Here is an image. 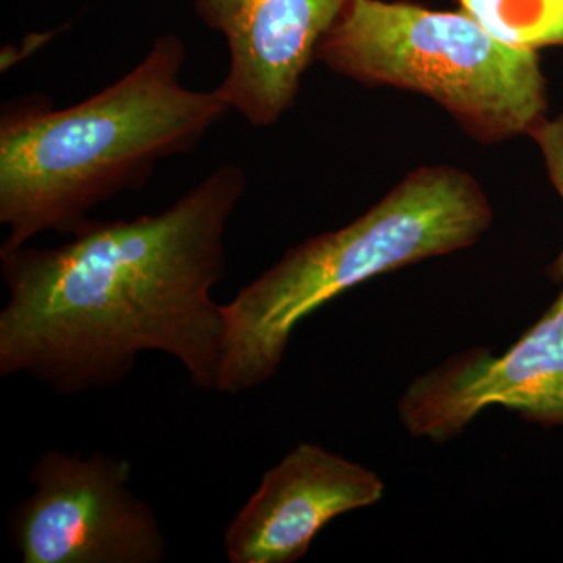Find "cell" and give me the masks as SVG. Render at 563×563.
Wrapping results in <instances>:
<instances>
[{
    "label": "cell",
    "instance_id": "1",
    "mask_svg": "<svg viewBox=\"0 0 563 563\" xmlns=\"http://www.w3.org/2000/svg\"><path fill=\"white\" fill-rule=\"evenodd\" d=\"M244 192L243 169L222 165L161 213L90 220L52 250L2 246L0 376L80 395L121 384L141 352H163L196 388L217 390L224 314L211 290Z\"/></svg>",
    "mask_w": 563,
    "mask_h": 563
},
{
    "label": "cell",
    "instance_id": "2",
    "mask_svg": "<svg viewBox=\"0 0 563 563\" xmlns=\"http://www.w3.org/2000/svg\"><path fill=\"white\" fill-rule=\"evenodd\" d=\"M185 58L184 41L162 36L135 68L76 106L52 109L41 96L3 106L2 246L74 235L96 206L139 190L158 163L198 147L231 109L217 90L181 85Z\"/></svg>",
    "mask_w": 563,
    "mask_h": 563
},
{
    "label": "cell",
    "instance_id": "3",
    "mask_svg": "<svg viewBox=\"0 0 563 563\" xmlns=\"http://www.w3.org/2000/svg\"><path fill=\"white\" fill-rule=\"evenodd\" d=\"M492 220L470 174L418 168L357 220L292 247L222 306L217 391L261 387L279 368L299 322L379 274L473 246Z\"/></svg>",
    "mask_w": 563,
    "mask_h": 563
},
{
    "label": "cell",
    "instance_id": "4",
    "mask_svg": "<svg viewBox=\"0 0 563 563\" xmlns=\"http://www.w3.org/2000/svg\"><path fill=\"white\" fill-rule=\"evenodd\" d=\"M317 58L362 84L429 96L483 143L531 132L548 106L536 51L503 43L465 11L346 0Z\"/></svg>",
    "mask_w": 563,
    "mask_h": 563
},
{
    "label": "cell",
    "instance_id": "5",
    "mask_svg": "<svg viewBox=\"0 0 563 563\" xmlns=\"http://www.w3.org/2000/svg\"><path fill=\"white\" fill-rule=\"evenodd\" d=\"M132 465L101 453L51 450L29 474L33 492L10 515V539L24 563H158L157 515L133 495Z\"/></svg>",
    "mask_w": 563,
    "mask_h": 563
},
{
    "label": "cell",
    "instance_id": "6",
    "mask_svg": "<svg viewBox=\"0 0 563 563\" xmlns=\"http://www.w3.org/2000/svg\"><path fill=\"white\" fill-rule=\"evenodd\" d=\"M495 406L544 428L563 426V290L503 355L476 347L415 379L399 418L410 435L443 443Z\"/></svg>",
    "mask_w": 563,
    "mask_h": 563
},
{
    "label": "cell",
    "instance_id": "7",
    "mask_svg": "<svg viewBox=\"0 0 563 563\" xmlns=\"http://www.w3.org/2000/svg\"><path fill=\"white\" fill-rule=\"evenodd\" d=\"M346 0H196L199 18L228 41L217 91L255 128H269L298 96L303 73Z\"/></svg>",
    "mask_w": 563,
    "mask_h": 563
},
{
    "label": "cell",
    "instance_id": "8",
    "mask_svg": "<svg viewBox=\"0 0 563 563\" xmlns=\"http://www.w3.org/2000/svg\"><path fill=\"white\" fill-rule=\"evenodd\" d=\"M383 479L372 470L302 443L265 473L257 492L224 533L231 563H295L340 515L380 501Z\"/></svg>",
    "mask_w": 563,
    "mask_h": 563
},
{
    "label": "cell",
    "instance_id": "9",
    "mask_svg": "<svg viewBox=\"0 0 563 563\" xmlns=\"http://www.w3.org/2000/svg\"><path fill=\"white\" fill-rule=\"evenodd\" d=\"M495 38L518 47L563 44V0H459Z\"/></svg>",
    "mask_w": 563,
    "mask_h": 563
},
{
    "label": "cell",
    "instance_id": "10",
    "mask_svg": "<svg viewBox=\"0 0 563 563\" xmlns=\"http://www.w3.org/2000/svg\"><path fill=\"white\" fill-rule=\"evenodd\" d=\"M528 135L539 144L550 179L563 198V113L553 121L543 118ZM551 274L555 279H563V251L551 268Z\"/></svg>",
    "mask_w": 563,
    "mask_h": 563
},
{
    "label": "cell",
    "instance_id": "11",
    "mask_svg": "<svg viewBox=\"0 0 563 563\" xmlns=\"http://www.w3.org/2000/svg\"><path fill=\"white\" fill-rule=\"evenodd\" d=\"M51 35L54 33H44V35H32L31 38L25 40L22 43L24 49H16V47H7V54L3 52L2 54V70L11 68V66L16 65L18 62H21L22 58L27 57L29 54L40 49L46 40L51 38Z\"/></svg>",
    "mask_w": 563,
    "mask_h": 563
}]
</instances>
